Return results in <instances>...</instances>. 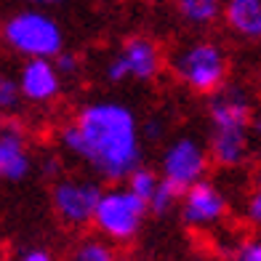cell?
I'll list each match as a JSON object with an SVG mask.
<instances>
[{
  "label": "cell",
  "mask_w": 261,
  "mask_h": 261,
  "mask_svg": "<svg viewBox=\"0 0 261 261\" xmlns=\"http://www.w3.org/2000/svg\"><path fill=\"white\" fill-rule=\"evenodd\" d=\"M59 147L112 184L125 181L144 158L136 112L115 99L83 104L75 120L59 130Z\"/></svg>",
  "instance_id": "1"
},
{
  "label": "cell",
  "mask_w": 261,
  "mask_h": 261,
  "mask_svg": "<svg viewBox=\"0 0 261 261\" xmlns=\"http://www.w3.org/2000/svg\"><path fill=\"white\" fill-rule=\"evenodd\" d=\"M173 77L192 93L211 96L221 86H227L229 77V56L221 48V43L211 38H195L176 48L168 59Z\"/></svg>",
  "instance_id": "2"
},
{
  "label": "cell",
  "mask_w": 261,
  "mask_h": 261,
  "mask_svg": "<svg viewBox=\"0 0 261 261\" xmlns=\"http://www.w3.org/2000/svg\"><path fill=\"white\" fill-rule=\"evenodd\" d=\"M0 35L11 51L24 59H54L59 51H64V30L43 8L11 14L3 21Z\"/></svg>",
  "instance_id": "3"
},
{
  "label": "cell",
  "mask_w": 261,
  "mask_h": 261,
  "mask_svg": "<svg viewBox=\"0 0 261 261\" xmlns=\"http://www.w3.org/2000/svg\"><path fill=\"white\" fill-rule=\"evenodd\" d=\"M147 203L136 197L128 187H110L101 189L99 203L93 208L91 224L96 227L99 237L110 243H130L139 234L141 224L147 219Z\"/></svg>",
  "instance_id": "4"
},
{
  "label": "cell",
  "mask_w": 261,
  "mask_h": 261,
  "mask_svg": "<svg viewBox=\"0 0 261 261\" xmlns=\"http://www.w3.org/2000/svg\"><path fill=\"white\" fill-rule=\"evenodd\" d=\"M208 168H211L208 147L195 136H179L171 144H165L163 155H160V171L158 173L165 184H171L181 195L187 187L205 179Z\"/></svg>",
  "instance_id": "5"
},
{
  "label": "cell",
  "mask_w": 261,
  "mask_h": 261,
  "mask_svg": "<svg viewBox=\"0 0 261 261\" xmlns=\"http://www.w3.org/2000/svg\"><path fill=\"white\" fill-rule=\"evenodd\" d=\"M163 67H165V56L160 45L147 35H134L107 62L104 77L110 83H123V80L147 83V80H155Z\"/></svg>",
  "instance_id": "6"
},
{
  "label": "cell",
  "mask_w": 261,
  "mask_h": 261,
  "mask_svg": "<svg viewBox=\"0 0 261 261\" xmlns=\"http://www.w3.org/2000/svg\"><path fill=\"white\" fill-rule=\"evenodd\" d=\"M101 184L86 176H59L51 187V205L56 219L64 227H88L93 219V208L99 203Z\"/></svg>",
  "instance_id": "7"
},
{
  "label": "cell",
  "mask_w": 261,
  "mask_h": 261,
  "mask_svg": "<svg viewBox=\"0 0 261 261\" xmlns=\"http://www.w3.org/2000/svg\"><path fill=\"white\" fill-rule=\"evenodd\" d=\"M179 203H181V221L192 229L216 227V224L224 221V216L229 211L227 195L208 179H200L192 187H187L179 197Z\"/></svg>",
  "instance_id": "8"
},
{
  "label": "cell",
  "mask_w": 261,
  "mask_h": 261,
  "mask_svg": "<svg viewBox=\"0 0 261 261\" xmlns=\"http://www.w3.org/2000/svg\"><path fill=\"white\" fill-rule=\"evenodd\" d=\"M19 91L30 104H51L62 96L64 77L59 75L54 59H27L19 69Z\"/></svg>",
  "instance_id": "9"
},
{
  "label": "cell",
  "mask_w": 261,
  "mask_h": 261,
  "mask_svg": "<svg viewBox=\"0 0 261 261\" xmlns=\"http://www.w3.org/2000/svg\"><path fill=\"white\" fill-rule=\"evenodd\" d=\"M211 128H251L253 123V101L240 86H221L211 93L208 104Z\"/></svg>",
  "instance_id": "10"
},
{
  "label": "cell",
  "mask_w": 261,
  "mask_h": 261,
  "mask_svg": "<svg viewBox=\"0 0 261 261\" xmlns=\"http://www.w3.org/2000/svg\"><path fill=\"white\" fill-rule=\"evenodd\" d=\"M32 171L27 134L16 120H0V179L24 181Z\"/></svg>",
  "instance_id": "11"
},
{
  "label": "cell",
  "mask_w": 261,
  "mask_h": 261,
  "mask_svg": "<svg viewBox=\"0 0 261 261\" xmlns=\"http://www.w3.org/2000/svg\"><path fill=\"white\" fill-rule=\"evenodd\" d=\"M208 155L219 168H240L251 158V128H213Z\"/></svg>",
  "instance_id": "12"
},
{
  "label": "cell",
  "mask_w": 261,
  "mask_h": 261,
  "mask_svg": "<svg viewBox=\"0 0 261 261\" xmlns=\"http://www.w3.org/2000/svg\"><path fill=\"white\" fill-rule=\"evenodd\" d=\"M221 19L243 40H261V0H224Z\"/></svg>",
  "instance_id": "13"
},
{
  "label": "cell",
  "mask_w": 261,
  "mask_h": 261,
  "mask_svg": "<svg viewBox=\"0 0 261 261\" xmlns=\"http://www.w3.org/2000/svg\"><path fill=\"white\" fill-rule=\"evenodd\" d=\"M224 0H173L176 14L189 27H211L221 19Z\"/></svg>",
  "instance_id": "14"
},
{
  "label": "cell",
  "mask_w": 261,
  "mask_h": 261,
  "mask_svg": "<svg viewBox=\"0 0 261 261\" xmlns=\"http://www.w3.org/2000/svg\"><path fill=\"white\" fill-rule=\"evenodd\" d=\"M67 261H117V253L110 240L104 237H83L69 251Z\"/></svg>",
  "instance_id": "15"
},
{
  "label": "cell",
  "mask_w": 261,
  "mask_h": 261,
  "mask_svg": "<svg viewBox=\"0 0 261 261\" xmlns=\"http://www.w3.org/2000/svg\"><path fill=\"white\" fill-rule=\"evenodd\" d=\"M158 184H160V173L152 171V168H147V165H136V168L128 173V179H125V187H128L136 197L144 200V203L152 197V192L158 189Z\"/></svg>",
  "instance_id": "16"
},
{
  "label": "cell",
  "mask_w": 261,
  "mask_h": 261,
  "mask_svg": "<svg viewBox=\"0 0 261 261\" xmlns=\"http://www.w3.org/2000/svg\"><path fill=\"white\" fill-rule=\"evenodd\" d=\"M179 192L171 187V184H165L163 179H160V184H158V189L152 192V197L147 200V211L149 213H155V216H165L176 203H179Z\"/></svg>",
  "instance_id": "17"
},
{
  "label": "cell",
  "mask_w": 261,
  "mask_h": 261,
  "mask_svg": "<svg viewBox=\"0 0 261 261\" xmlns=\"http://www.w3.org/2000/svg\"><path fill=\"white\" fill-rule=\"evenodd\" d=\"M19 104H21V91H19L16 77L0 75V112L11 115L19 110Z\"/></svg>",
  "instance_id": "18"
},
{
  "label": "cell",
  "mask_w": 261,
  "mask_h": 261,
  "mask_svg": "<svg viewBox=\"0 0 261 261\" xmlns=\"http://www.w3.org/2000/svg\"><path fill=\"white\" fill-rule=\"evenodd\" d=\"M54 64H56V69H59V75H62L64 80L67 77H75L80 69H83V62H80V56L77 54H72V51H59L56 56H54Z\"/></svg>",
  "instance_id": "19"
},
{
  "label": "cell",
  "mask_w": 261,
  "mask_h": 261,
  "mask_svg": "<svg viewBox=\"0 0 261 261\" xmlns=\"http://www.w3.org/2000/svg\"><path fill=\"white\" fill-rule=\"evenodd\" d=\"M248 216H251V221L256 224L258 232H261V171H258V176H256L253 195H251V200H248Z\"/></svg>",
  "instance_id": "20"
},
{
  "label": "cell",
  "mask_w": 261,
  "mask_h": 261,
  "mask_svg": "<svg viewBox=\"0 0 261 261\" xmlns=\"http://www.w3.org/2000/svg\"><path fill=\"white\" fill-rule=\"evenodd\" d=\"M234 261H261V237L243 243L234 253Z\"/></svg>",
  "instance_id": "21"
},
{
  "label": "cell",
  "mask_w": 261,
  "mask_h": 261,
  "mask_svg": "<svg viewBox=\"0 0 261 261\" xmlns=\"http://www.w3.org/2000/svg\"><path fill=\"white\" fill-rule=\"evenodd\" d=\"M163 134H165V123L160 120V117H152V120H147L144 125H141V139L158 141V139H163Z\"/></svg>",
  "instance_id": "22"
},
{
  "label": "cell",
  "mask_w": 261,
  "mask_h": 261,
  "mask_svg": "<svg viewBox=\"0 0 261 261\" xmlns=\"http://www.w3.org/2000/svg\"><path fill=\"white\" fill-rule=\"evenodd\" d=\"M16 261H56V258L48 248H27L24 253H19Z\"/></svg>",
  "instance_id": "23"
},
{
  "label": "cell",
  "mask_w": 261,
  "mask_h": 261,
  "mask_svg": "<svg viewBox=\"0 0 261 261\" xmlns=\"http://www.w3.org/2000/svg\"><path fill=\"white\" fill-rule=\"evenodd\" d=\"M45 173H51V176H56V173H59V163H56L54 158L45 160Z\"/></svg>",
  "instance_id": "24"
},
{
  "label": "cell",
  "mask_w": 261,
  "mask_h": 261,
  "mask_svg": "<svg viewBox=\"0 0 261 261\" xmlns=\"http://www.w3.org/2000/svg\"><path fill=\"white\" fill-rule=\"evenodd\" d=\"M27 3H32V6H56V3H62V0H27Z\"/></svg>",
  "instance_id": "25"
},
{
  "label": "cell",
  "mask_w": 261,
  "mask_h": 261,
  "mask_svg": "<svg viewBox=\"0 0 261 261\" xmlns=\"http://www.w3.org/2000/svg\"><path fill=\"white\" fill-rule=\"evenodd\" d=\"M251 125H253V134H256V139L261 141V117H258L256 123H251Z\"/></svg>",
  "instance_id": "26"
}]
</instances>
